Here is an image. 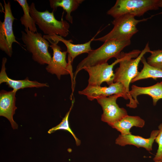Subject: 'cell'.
<instances>
[{
  "label": "cell",
  "instance_id": "cell-1",
  "mask_svg": "<svg viewBox=\"0 0 162 162\" xmlns=\"http://www.w3.org/2000/svg\"><path fill=\"white\" fill-rule=\"evenodd\" d=\"M130 44V40H109L104 42L98 48L92 50L77 65L74 73V81L81 70L86 67L107 62L112 58H118L122 50Z\"/></svg>",
  "mask_w": 162,
  "mask_h": 162
},
{
  "label": "cell",
  "instance_id": "cell-2",
  "mask_svg": "<svg viewBox=\"0 0 162 162\" xmlns=\"http://www.w3.org/2000/svg\"><path fill=\"white\" fill-rule=\"evenodd\" d=\"M151 51L148 42L137 58L123 59L119 63V66L116 70L114 82H119L123 86L129 99L126 106L129 108H135L138 105L130 95V84L139 73L138 68L142 58L146 53H150Z\"/></svg>",
  "mask_w": 162,
  "mask_h": 162
},
{
  "label": "cell",
  "instance_id": "cell-3",
  "mask_svg": "<svg viewBox=\"0 0 162 162\" xmlns=\"http://www.w3.org/2000/svg\"><path fill=\"white\" fill-rule=\"evenodd\" d=\"M29 12L35 24L45 35H57L65 37L68 34L69 24L62 18L60 21L57 20L54 12H50L47 10L39 11L32 2L29 6Z\"/></svg>",
  "mask_w": 162,
  "mask_h": 162
},
{
  "label": "cell",
  "instance_id": "cell-4",
  "mask_svg": "<svg viewBox=\"0 0 162 162\" xmlns=\"http://www.w3.org/2000/svg\"><path fill=\"white\" fill-rule=\"evenodd\" d=\"M139 54L136 50L128 52H122L119 57L110 64L106 62L85 68L83 69L88 73L89 76L88 85L100 86L104 82L109 86L113 83L115 76L113 70L114 66L124 59L136 58Z\"/></svg>",
  "mask_w": 162,
  "mask_h": 162
},
{
  "label": "cell",
  "instance_id": "cell-5",
  "mask_svg": "<svg viewBox=\"0 0 162 162\" xmlns=\"http://www.w3.org/2000/svg\"><path fill=\"white\" fill-rule=\"evenodd\" d=\"M131 14H125L114 19L112 22L114 27L108 34L93 40L104 42L109 40H126L138 32L136 26L139 23L146 21L149 18L137 20Z\"/></svg>",
  "mask_w": 162,
  "mask_h": 162
},
{
  "label": "cell",
  "instance_id": "cell-6",
  "mask_svg": "<svg viewBox=\"0 0 162 162\" xmlns=\"http://www.w3.org/2000/svg\"><path fill=\"white\" fill-rule=\"evenodd\" d=\"M159 0H117L107 14L114 19L125 14L135 17L143 16L148 11L157 10Z\"/></svg>",
  "mask_w": 162,
  "mask_h": 162
},
{
  "label": "cell",
  "instance_id": "cell-7",
  "mask_svg": "<svg viewBox=\"0 0 162 162\" xmlns=\"http://www.w3.org/2000/svg\"><path fill=\"white\" fill-rule=\"evenodd\" d=\"M25 31L21 32V39L26 50L32 53V59L40 64H48L52 58L48 50L49 43L40 33L26 29Z\"/></svg>",
  "mask_w": 162,
  "mask_h": 162
},
{
  "label": "cell",
  "instance_id": "cell-8",
  "mask_svg": "<svg viewBox=\"0 0 162 162\" xmlns=\"http://www.w3.org/2000/svg\"><path fill=\"white\" fill-rule=\"evenodd\" d=\"M3 1L4 19L3 22L0 21V49L11 57L13 43L19 44L16 39L13 29V22L16 19L12 14L10 2L8 1L7 3L4 0Z\"/></svg>",
  "mask_w": 162,
  "mask_h": 162
},
{
  "label": "cell",
  "instance_id": "cell-9",
  "mask_svg": "<svg viewBox=\"0 0 162 162\" xmlns=\"http://www.w3.org/2000/svg\"><path fill=\"white\" fill-rule=\"evenodd\" d=\"M50 47L53 50V56L46 69L47 71L55 74L58 79L62 75L70 74L73 77L72 63L68 57V62L66 61V51H62L60 47L56 42H50Z\"/></svg>",
  "mask_w": 162,
  "mask_h": 162
},
{
  "label": "cell",
  "instance_id": "cell-10",
  "mask_svg": "<svg viewBox=\"0 0 162 162\" xmlns=\"http://www.w3.org/2000/svg\"><path fill=\"white\" fill-rule=\"evenodd\" d=\"M120 97H123L122 94H116L107 97H101L96 99L103 110L101 120L109 125L128 115L126 110L124 108L120 107L116 103L117 99Z\"/></svg>",
  "mask_w": 162,
  "mask_h": 162
},
{
  "label": "cell",
  "instance_id": "cell-11",
  "mask_svg": "<svg viewBox=\"0 0 162 162\" xmlns=\"http://www.w3.org/2000/svg\"><path fill=\"white\" fill-rule=\"evenodd\" d=\"M78 93L86 96L91 101L99 98L116 94H122L124 99H129L123 86L119 82H114L108 87L88 85L85 88L79 91Z\"/></svg>",
  "mask_w": 162,
  "mask_h": 162
},
{
  "label": "cell",
  "instance_id": "cell-12",
  "mask_svg": "<svg viewBox=\"0 0 162 162\" xmlns=\"http://www.w3.org/2000/svg\"><path fill=\"white\" fill-rule=\"evenodd\" d=\"M16 92L13 90L9 91L2 90L0 93V116L8 119L14 129H17L18 127L13 119L17 109L15 105Z\"/></svg>",
  "mask_w": 162,
  "mask_h": 162
},
{
  "label": "cell",
  "instance_id": "cell-13",
  "mask_svg": "<svg viewBox=\"0 0 162 162\" xmlns=\"http://www.w3.org/2000/svg\"><path fill=\"white\" fill-rule=\"evenodd\" d=\"M158 133V130H153L151 132L150 137L148 138L131 134L125 135L120 134L116 139L115 143L122 146L132 145L138 148H144L150 152L152 150L153 143Z\"/></svg>",
  "mask_w": 162,
  "mask_h": 162
},
{
  "label": "cell",
  "instance_id": "cell-14",
  "mask_svg": "<svg viewBox=\"0 0 162 162\" xmlns=\"http://www.w3.org/2000/svg\"><path fill=\"white\" fill-rule=\"evenodd\" d=\"M43 37L49 42H56L58 43L59 41L63 43L67 47V52L68 53V57L72 63L74 58L78 56L83 53H88L92 49L91 44L94 37L92 38L88 42L83 44H74L72 43L71 40H68L62 37L57 35H44Z\"/></svg>",
  "mask_w": 162,
  "mask_h": 162
},
{
  "label": "cell",
  "instance_id": "cell-15",
  "mask_svg": "<svg viewBox=\"0 0 162 162\" xmlns=\"http://www.w3.org/2000/svg\"><path fill=\"white\" fill-rule=\"evenodd\" d=\"M7 59L5 57L2 58L1 69L0 73V84L6 83L9 87L17 92L20 89L27 88H40L43 87H49L46 83H41L36 81L30 80L28 78L24 80H16L9 78L6 73L5 65Z\"/></svg>",
  "mask_w": 162,
  "mask_h": 162
},
{
  "label": "cell",
  "instance_id": "cell-16",
  "mask_svg": "<svg viewBox=\"0 0 162 162\" xmlns=\"http://www.w3.org/2000/svg\"><path fill=\"white\" fill-rule=\"evenodd\" d=\"M129 94L137 104H139L137 99L138 96L142 94L148 95L152 98L153 105L155 106L158 101L162 99V81L146 87L132 85L129 91Z\"/></svg>",
  "mask_w": 162,
  "mask_h": 162
},
{
  "label": "cell",
  "instance_id": "cell-17",
  "mask_svg": "<svg viewBox=\"0 0 162 162\" xmlns=\"http://www.w3.org/2000/svg\"><path fill=\"white\" fill-rule=\"evenodd\" d=\"M145 124L144 120L140 116L128 115L109 125L119 132L121 134L125 135L131 134L130 130L133 127L142 128Z\"/></svg>",
  "mask_w": 162,
  "mask_h": 162
},
{
  "label": "cell",
  "instance_id": "cell-18",
  "mask_svg": "<svg viewBox=\"0 0 162 162\" xmlns=\"http://www.w3.org/2000/svg\"><path fill=\"white\" fill-rule=\"evenodd\" d=\"M84 0H50V5L52 11H56L58 7L62 8L66 12L65 18L71 23H73V18L71 14L75 10Z\"/></svg>",
  "mask_w": 162,
  "mask_h": 162
},
{
  "label": "cell",
  "instance_id": "cell-19",
  "mask_svg": "<svg viewBox=\"0 0 162 162\" xmlns=\"http://www.w3.org/2000/svg\"><path fill=\"white\" fill-rule=\"evenodd\" d=\"M141 62L143 64V68L138 75L132 80L131 83L148 78H162V70L149 65L144 56L142 58Z\"/></svg>",
  "mask_w": 162,
  "mask_h": 162
},
{
  "label": "cell",
  "instance_id": "cell-20",
  "mask_svg": "<svg viewBox=\"0 0 162 162\" xmlns=\"http://www.w3.org/2000/svg\"><path fill=\"white\" fill-rule=\"evenodd\" d=\"M22 7L24 14L20 18V21L25 29H29L30 31L36 33L37 29L35 22L30 15L29 12V6L26 0H15Z\"/></svg>",
  "mask_w": 162,
  "mask_h": 162
},
{
  "label": "cell",
  "instance_id": "cell-21",
  "mask_svg": "<svg viewBox=\"0 0 162 162\" xmlns=\"http://www.w3.org/2000/svg\"><path fill=\"white\" fill-rule=\"evenodd\" d=\"M74 100H73L72 102L71 105L69 110L66 113L61 122L56 126L49 130L48 133L49 134H50L57 130H66L72 135L75 140L76 145L77 146H78L80 145L81 144V141L76 137L70 128L68 121L69 115L74 105Z\"/></svg>",
  "mask_w": 162,
  "mask_h": 162
},
{
  "label": "cell",
  "instance_id": "cell-22",
  "mask_svg": "<svg viewBox=\"0 0 162 162\" xmlns=\"http://www.w3.org/2000/svg\"><path fill=\"white\" fill-rule=\"evenodd\" d=\"M151 55L147 58V62L150 65L162 70V50L158 49L151 50Z\"/></svg>",
  "mask_w": 162,
  "mask_h": 162
},
{
  "label": "cell",
  "instance_id": "cell-23",
  "mask_svg": "<svg viewBox=\"0 0 162 162\" xmlns=\"http://www.w3.org/2000/svg\"><path fill=\"white\" fill-rule=\"evenodd\" d=\"M158 128L159 133L155 140L158 145V148L153 160L154 162H162V122L158 126Z\"/></svg>",
  "mask_w": 162,
  "mask_h": 162
},
{
  "label": "cell",
  "instance_id": "cell-24",
  "mask_svg": "<svg viewBox=\"0 0 162 162\" xmlns=\"http://www.w3.org/2000/svg\"><path fill=\"white\" fill-rule=\"evenodd\" d=\"M158 6L159 8H162V0H159Z\"/></svg>",
  "mask_w": 162,
  "mask_h": 162
},
{
  "label": "cell",
  "instance_id": "cell-25",
  "mask_svg": "<svg viewBox=\"0 0 162 162\" xmlns=\"http://www.w3.org/2000/svg\"><path fill=\"white\" fill-rule=\"evenodd\" d=\"M160 162V161H158V162Z\"/></svg>",
  "mask_w": 162,
  "mask_h": 162
},
{
  "label": "cell",
  "instance_id": "cell-26",
  "mask_svg": "<svg viewBox=\"0 0 162 162\" xmlns=\"http://www.w3.org/2000/svg\"><path fill=\"white\" fill-rule=\"evenodd\" d=\"M161 50H162V49H161Z\"/></svg>",
  "mask_w": 162,
  "mask_h": 162
}]
</instances>
